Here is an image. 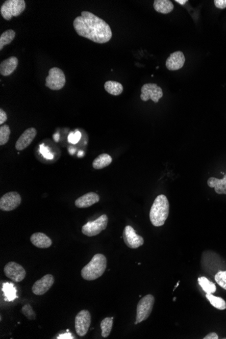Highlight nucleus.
<instances>
[{
  "label": "nucleus",
  "instance_id": "obj_1",
  "mask_svg": "<svg viewBox=\"0 0 226 339\" xmlns=\"http://www.w3.org/2000/svg\"><path fill=\"white\" fill-rule=\"evenodd\" d=\"M74 27L79 36L97 44L107 43L113 36L108 24L104 20L88 11H83L81 16L75 19Z\"/></svg>",
  "mask_w": 226,
  "mask_h": 339
},
{
  "label": "nucleus",
  "instance_id": "obj_2",
  "mask_svg": "<svg viewBox=\"0 0 226 339\" xmlns=\"http://www.w3.org/2000/svg\"><path fill=\"white\" fill-rule=\"evenodd\" d=\"M107 267V260L104 255L96 254L89 263L81 269V274L85 281H95L102 276Z\"/></svg>",
  "mask_w": 226,
  "mask_h": 339
},
{
  "label": "nucleus",
  "instance_id": "obj_3",
  "mask_svg": "<svg viewBox=\"0 0 226 339\" xmlns=\"http://www.w3.org/2000/svg\"><path fill=\"white\" fill-rule=\"evenodd\" d=\"M170 213V203L166 196L161 194L154 200L150 211V219L156 227L163 226Z\"/></svg>",
  "mask_w": 226,
  "mask_h": 339
},
{
  "label": "nucleus",
  "instance_id": "obj_4",
  "mask_svg": "<svg viewBox=\"0 0 226 339\" xmlns=\"http://www.w3.org/2000/svg\"><path fill=\"white\" fill-rule=\"evenodd\" d=\"M26 8L24 0H8L3 3L0 9L1 15L6 21H10L13 17H19Z\"/></svg>",
  "mask_w": 226,
  "mask_h": 339
},
{
  "label": "nucleus",
  "instance_id": "obj_5",
  "mask_svg": "<svg viewBox=\"0 0 226 339\" xmlns=\"http://www.w3.org/2000/svg\"><path fill=\"white\" fill-rule=\"evenodd\" d=\"M154 304V297L149 294L140 299L137 306V314L135 324L144 322L150 316Z\"/></svg>",
  "mask_w": 226,
  "mask_h": 339
},
{
  "label": "nucleus",
  "instance_id": "obj_6",
  "mask_svg": "<svg viewBox=\"0 0 226 339\" xmlns=\"http://www.w3.org/2000/svg\"><path fill=\"white\" fill-rule=\"evenodd\" d=\"M66 83L65 73L61 69L53 67L50 69L49 75L46 78V86L51 90H60Z\"/></svg>",
  "mask_w": 226,
  "mask_h": 339
},
{
  "label": "nucleus",
  "instance_id": "obj_7",
  "mask_svg": "<svg viewBox=\"0 0 226 339\" xmlns=\"http://www.w3.org/2000/svg\"><path fill=\"white\" fill-rule=\"evenodd\" d=\"M108 219L107 215H102L96 220L89 222L83 226L81 231L87 236L92 237L99 235L107 227Z\"/></svg>",
  "mask_w": 226,
  "mask_h": 339
},
{
  "label": "nucleus",
  "instance_id": "obj_8",
  "mask_svg": "<svg viewBox=\"0 0 226 339\" xmlns=\"http://www.w3.org/2000/svg\"><path fill=\"white\" fill-rule=\"evenodd\" d=\"M92 317L88 310H83L80 311L75 319V328L76 334L79 337H84L88 333L90 327Z\"/></svg>",
  "mask_w": 226,
  "mask_h": 339
},
{
  "label": "nucleus",
  "instance_id": "obj_9",
  "mask_svg": "<svg viewBox=\"0 0 226 339\" xmlns=\"http://www.w3.org/2000/svg\"><path fill=\"white\" fill-rule=\"evenodd\" d=\"M5 276L14 283H21L26 277V270L20 264L10 261L3 268Z\"/></svg>",
  "mask_w": 226,
  "mask_h": 339
},
{
  "label": "nucleus",
  "instance_id": "obj_10",
  "mask_svg": "<svg viewBox=\"0 0 226 339\" xmlns=\"http://www.w3.org/2000/svg\"><path fill=\"white\" fill-rule=\"evenodd\" d=\"M22 199L17 192H9L0 199V209L3 211H11L20 206Z\"/></svg>",
  "mask_w": 226,
  "mask_h": 339
},
{
  "label": "nucleus",
  "instance_id": "obj_11",
  "mask_svg": "<svg viewBox=\"0 0 226 339\" xmlns=\"http://www.w3.org/2000/svg\"><path fill=\"white\" fill-rule=\"evenodd\" d=\"M141 92L140 98L144 102H147L151 99L154 103H158L159 100L163 96V92L161 87L158 86L155 83H147V84H144L142 87Z\"/></svg>",
  "mask_w": 226,
  "mask_h": 339
},
{
  "label": "nucleus",
  "instance_id": "obj_12",
  "mask_svg": "<svg viewBox=\"0 0 226 339\" xmlns=\"http://www.w3.org/2000/svg\"><path fill=\"white\" fill-rule=\"evenodd\" d=\"M125 243L130 249H136L144 244V238L137 235L136 231L131 226H127L123 233Z\"/></svg>",
  "mask_w": 226,
  "mask_h": 339
},
{
  "label": "nucleus",
  "instance_id": "obj_13",
  "mask_svg": "<svg viewBox=\"0 0 226 339\" xmlns=\"http://www.w3.org/2000/svg\"><path fill=\"white\" fill-rule=\"evenodd\" d=\"M54 283L53 275L46 274L37 281L32 287V292L36 295H43L51 288Z\"/></svg>",
  "mask_w": 226,
  "mask_h": 339
},
{
  "label": "nucleus",
  "instance_id": "obj_14",
  "mask_svg": "<svg viewBox=\"0 0 226 339\" xmlns=\"http://www.w3.org/2000/svg\"><path fill=\"white\" fill-rule=\"evenodd\" d=\"M37 135V130L34 128H28L23 132V134L18 139L15 144V149L18 151L26 149L34 140Z\"/></svg>",
  "mask_w": 226,
  "mask_h": 339
},
{
  "label": "nucleus",
  "instance_id": "obj_15",
  "mask_svg": "<svg viewBox=\"0 0 226 339\" xmlns=\"http://www.w3.org/2000/svg\"><path fill=\"white\" fill-rule=\"evenodd\" d=\"M186 58L184 54L180 51L171 53L166 60V67L170 71H177L184 67Z\"/></svg>",
  "mask_w": 226,
  "mask_h": 339
},
{
  "label": "nucleus",
  "instance_id": "obj_16",
  "mask_svg": "<svg viewBox=\"0 0 226 339\" xmlns=\"http://www.w3.org/2000/svg\"><path fill=\"white\" fill-rule=\"evenodd\" d=\"M100 196L96 192H89L84 195L80 196L76 200L75 205L77 208H88L92 205L99 203Z\"/></svg>",
  "mask_w": 226,
  "mask_h": 339
},
{
  "label": "nucleus",
  "instance_id": "obj_17",
  "mask_svg": "<svg viewBox=\"0 0 226 339\" xmlns=\"http://www.w3.org/2000/svg\"><path fill=\"white\" fill-rule=\"evenodd\" d=\"M19 65V60L17 57L11 56L6 59L0 64V74L2 76L8 77L15 71Z\"/></svg>",
  "mask_w": 226,
  "mask_h": 339
},
{
  "label": "nucleus",
  "instance_id": "obj_18",
  "mask_svg": "<svg viewBox=\"0 0 226 339\" xmlns=\"http://www.w3.org/2000/svg\"><path fill=\"white\" fill-rule=\"evenodd\" d=\"M31 243L37 248L40 249H48L50 247L52 244V241L50 237H48L45 234L41 233H36L33 234L31 235Z\"/></svg>",
  "mask_w": 226,
  "mask_h": 339
},
{
  "label": "nucleus",
  "instance_id": "obj_19",
  "mask_svg": "<svg viewBox=\"0 0 226 339\" xmlns=\"http://www.w3.org/2000/svg\"><path fill=\"white\" fill-rule=\"evenodd\" d=\"M207 184L210 188H214L215 192L218 194H226V174L223 179L210 178L207 181Z\"/></svg>",
  "mask_w": 226,
  "mask_h": 339
},
{
  "label": "nucleus",
  "instance_id": "obj_20",
  "mask_svg": "<svg viewBox=\"0 0 226 339\" xmlns=\"http://www.w3.org/2000/svg\"><path fill=\"white\" fill-rule=\"evenodd\" d=\"M153 6L158 13L164 14L170 13L174 8V4L170 0H155Z\"/></svg>",
  "mask_w": 226,
  "mask_h": 339
},
{
  "label": "nucleus",
  "instance_id": "obj_21",
  "mask_svg": "<svg viewBox=\"0 0 226 339\" xmlns=\"http://www.w3.org/2000/svg\"><path fill=\"white\" fill-rule=\"evenodd\" d=\"M112 162H113L112 157L109 155L104 153V154L96 157L93 163H92V166H93L94 169L99 170V169H104L105 167H108L111 164Z\"/></svg>",
  "mask_w": 226,
  "mask_h": 339
},
{
  "label": "nucleus",
  "instance_id": "obj_22",
  "mask_svg": "<svg viewBox=\"0 0 226 339\" xmlns=\"http://www.w3.org/2000/svg\"><path fill=\"white\" fill-rule=\"evenodd\" d=\"M104 89L113 96H119L124 92V87L122 83L114 81H108L104 83Z\"/></svg>",
  "mask_w": 226,
  "mask_h": 339
},
{
  "label": "nucleus",
  "instance_id": "obj_23",
  "mask_svg": "<svg viewBox=\"0 0 226 339\" xmlns=\"http://www.w3.org/2000/svg\"><path fill=\"white\" fill-rule=\"evenodd\" d=\"M198 282L201 288L206 294H213L216 292L217 288L215 284L209 281L206 277L202 276L199 278Z\"/></svg>",
  "mask_w": 226,
  "mask_h": 339
},
{
  "label": "nucleus",
  "instance_id": "obj_24",
  "mask_svg": "<svg viewBox=\"0 0 226 339\" xmlns=\"http://www.w3.org/2000/svg\"><path fill=\"white\" fill-rule=\"evenodd\" d=\"M16 33L14 30L8 29L3 32L0 36V51H2L5 46L8 45L15 38Z\"/></svg>",
  "mask_w": 226,
  "mask_h": 339
},
{
  "label": "nucleus",
  "instance_id": "obj_25",
  "mask_svg": "<svg viewBox=\"0 0 226 339\" xmlns=\"http://www.w3.org/2000/svg\"><path fill=\"white\" fill-rule=\"evenodd\" d=\"M113 326V317H108L104 318L101 322L100 328L102 330V337L103 338H107L111 333Z\"/></svg>",
  "mask_w": 226,
  "mask_h": 339
},
{
  "label": "nucleus",
  "instance_id": "obj_26",
  "mask_svg": "<svg viewBox=\"0 0 226 339\" xmlns=\"http://www.w3.org/2000/svg\"><path fill=\"white\" fill-rule=\"evenodd\" d=\"M206 297L214 308L220 310H226V302L222 298L215 297L212 294H206Z\"/></svg>",
  "mask_w": 226,
  "mask_h": 339
},
{
  "label": "nucleus",
  "instance_id": "obj_27",
  "mask_svg": "<svg viewBox=\"0 0 226 339\" xmlns=\"http://www.w3.org/2000/svg\"><path fill=\"white\" fill-rule=\"evenodd\" d=\"M10 135V127L7 125L0 127V145L3 146L8 143Z\"/></svg>",
  "mask_w": 226,
  "mask_h": 339
},
{
  "label": "nucleus",
  "instance_id": "obj_28",
  "mask_svg": "<svg viewBox=\"0 0 226 339\" xmlns=\"http://www.w3.org/2000/svg\"><path fill=\"white\" fill-rule=\"evenodd\" d=\"M21 312L28 320H35L36 319V313L29 304L25 305L21 309Z\"/></svg>",
  "mask_w": 226,
  "mask_h": 339
},
{
  "label": "nucleus",
  "instance_id": "obj_29",
  "mask_svg": "<svg viewBox=\"0 0 226 339\" xmlns=\"http://www.w3.org/2000/svg\"><path fill=\"white\" fill-rule=\"evenodd\" d=\"M215 280L222 288L226 290V271H220L217 273L215 276Z\"/></svg>",
  "mask_w": 226,
  "mask_h": 339
},
{
  "label": "nucleus",
  "instance_id": "obj_30",
  "mask_svg": "<svg viewBox=\"0 0 226 339\" xmlns=\"http://www.w3.org/2000/svg\"><path fill=\"white\" fill-rule=\"evenodd\" d=\"M215 6L219 9H225L226 8V0H215Z\"/></svg>",
  "mask_w": 226,
  "mask_h": 339
},
{
  "label": "nucleus",
  "instance_id": "obj_31",
  "mask_svg": "<svg viewBox=\"0 0 226 339\" xmlns=\"http://www.w3.org/2000/svg\"><path fill=\"white\" fill-rule=\"evenodd\" d=\"M7 119H8V117H7L6 112L2 109H0V125L4 124Z\"/></svg>",
  "mask_w": 226,
  "mask_h": 339
},
{
  "label": "nucleus",
  "instance_id": "obj_32",
  "mask_svg": "<svg viewBox=\"0 0 226 339\" xmlns=\"http://www.w3.org/2000/svg\"><path fill=\"white\" fill-rule=\"evenodd\" d=\"M204 339H218V335L215 333H211L208 334L206 336L204 337Z\"/></svg>",
  "mask_w": 226,
  "mask_h": 339
},
{
  "label": "nucleus",
  "instance_id": "obj_33",
  "mask_svg": "<svg viewBox=\"0 0 226 339\" xmlns=\"http://www.w3.org/2000/svg\"><path fill=\"white\" fill-rule=\"evenodd\" d=\"M176 2L178 3L181 5H184L185 3L188 2V0H176Z\"/></svg>",
  "mask_w": 226,
  "mask_h": 339
},
{
  "label": "nucleus",
  "instance_id": "obj_34",
  "mask_svg": "<svg viewBox=\"0 0 226 339\" xmlns=\"http://www.w3.org/2000/svg\"><path fill=\"white\" fill-rule=\"evenodd\" d=\"M57 339H74V337H71L70 335L69 336H66V335H61V336L58 337V338Z\"/></svg>",
  "mask_w": 226,
  "mask_h": 339
}]
</instances>
